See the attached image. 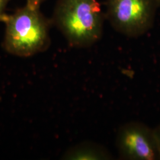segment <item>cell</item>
I'll list each match as a JSON object with an SVG mask.
<instances>
[{"instance_id": "6da1fadb", "label": "cell", "mask_w": 160, "mask_h": 160, "mask_svg": "<svg viewBox=\"0 0 160 160\" xmlns=\"http://www.w3.org/2000/svg\"><path fill=\"white\" fill-rule=\"evenodd\" d=\"M105 18L97 0H59L53 19L71 46L87 48L100 39Z\"/></svg>"}, {"instance_id": "7a4b0ae2", "label": "cell", "mask_w": 160, "mask_h": 160, "mask_svg": "<svg viewBox=\"0 0 160 160\" xmlns=\"http://www.w3.org/2000/svg\"><path fill=\"white\" fill-rule=\"evenodd\" d=\"M6 23L4 47L12 55L27 57L43 51L50 42L49 23L39 8L26 6L12 15H3Z\"/></svg>"}, {"instance_id": "3957f363", "label": "cell", "mask_w": 160, "mask_h": 160, "mask_svg": "<svg viewBox=\"0 0 160 160\" xmlns=\"http://www.w3.org/2000/svg\"><path fill=\"white\" fill-rule=\"evenodd\" d=\"M160 0H106L105 17L128 37L144 34L152 25Z\"/></svg>"}, {"instance_id": "277c9868", "label": "cell", "mask_w": 160, "mask_h": 160, "mask_svg": "<svg viewBox=\"0 0 160 160\" xmlns=\"http://www.w3.org/2000/svg\"><path fill=\"white\" fill-rule=\"evenodd\" d=\"M116 147L124 160H160L154 129L142 123L131 122L122 125L116 137Z\"/></svg>"}, {"instance_id": "5b68a950", "label": "cell", "mask_w": 160, "mask_h": 160, "mask_svg": "<svg viewBox=\"0 0 160 160\" xmlns=\"http://www.w3.org/2000/svg\"><path fill=\"white\" fill-rule=\"evenodd\" d=\"M67 160H107L112 159L111 153L101 145L85 141L70 149L63 157Z\"/></svg>"}, {"instance_id": "8992f818", "label": "cell", "mask_w": 160, "mask_h": 160, "mask_svg": "<svg viewBox=\"0 0 160 160\" xmlns=\"http://www.w3.org/2000/svg\"><path fill=\"white\" fill-rule=\"evenodd\" d=\"M44 0H27V6L33 8H39L41 2Z\"/></svg>"}, {"instance_id": "52a82bcc", "label": "cell", "mask_w": 160, "mask_h": 160, "mask_svg": "<svg viewBox=\"0 0 160 160\" xmlns=\"http://www.w3.org/2000/svg\"><path fill=\"white\" fill-rule=\"evenodd\" d=\"M9 1L10 0H0V20L4 15L3 12Z\"/></svg>"}, {"instance_id": "ba28073f", "label": "cell", "mask_w": 160, "mask_h": 160, "mask_svg": "<svg viewBox=\"0 0 160 160\" xmlns=\"http://www.w3.org/2000/svg\"><path fill=\"white\" fill-rule=\"evenodd\" d=\"M154 132L156 139H157V141L158 145V148H159L160 154V125L157 128L155 129Z\"/></svg>"}]
</instances>
